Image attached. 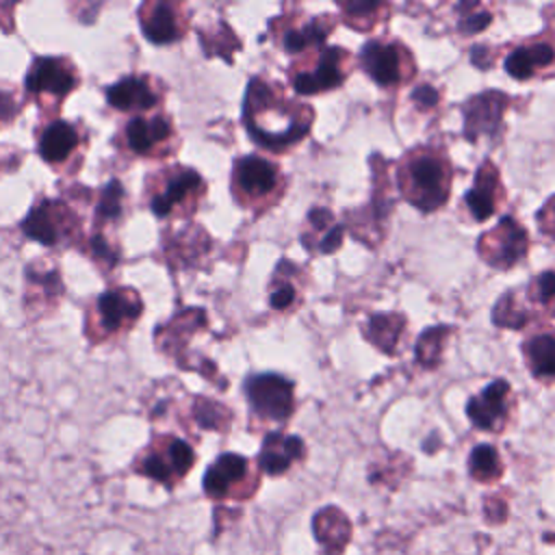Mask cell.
<instances>
[{
	"mask_svg": "<svg viewBox=\"0 0 555 555\" xmlns=\"http://www.w3.org/2000/svg\"><path fill=\"white\" fill-rule=\"evenodd\" d=\"M304 455V442L297 436L284 434H269L262 442L260 451V468L269 475H282L288 466Z\"/></svg>",
	"mask_w": 555,
	"mask_h": 555,
	"instance_id": "cell-13",
	"label": "cell"
},
{
	"mask_svg": "<svg viewBox=\"0 0 555 555\" xmlns=\"http://www.w3.org/2000/svg\"><path fill=\"white\" fill-rule=\"evenodd\" d=\"M522 356L529 371L544 382H555V334H533L522 345Z\"/></svg>",
	"mask_w": 555,
	"mask_h": 555,
	"instance_id": "cell-17",
	"label": "cell"
},
{
	"mask_svg": "<svg viewBox=\"0 0 555 555\" xmlns=\"http://www.w3.org/2000/svg\"><path fill=\"white\" fill-rule=\"evenodd\" d=\"M555 61V48L546 41H531L512 50L505 59V69L518 80L535 76L540 69H546Z\"/></svg>",
	"mask_w": 555,
	"mask_h": 555,
	"instance_id": "cell-12",
	"label": "cell"
},
{
	"mask_svg": "<svg viewBox=\"0 0 555 555\" xmlns=\"http://www.w3.org/2000/svg\"><path fill=\"white\" fill-rule=\"evenodd\" d=\"M76 82V76L69 65L61 59H37L26 76V85L35 93H54L65 95Z\"/></svg>",
	"mask_w": 555,
	"mask_h": 555,
	"instance_id": "cell-11",
	"label": "cell"
},
{
	"mask_svg": "<svg viewBox=\"0 0 555 555\" xmlns=\"http://www.w3.org/2000/svg\"><path fill=\"white\" fill-rule=\"evenodd\" d=\"M509 408H512L509 384L505 379H494L468 401L466 414L475 427L483 431H499L507 423Z\"/></svg>",
	"mask_w": 555,
	"mask_h": 555,
	"instance_id": "cell-8",
	"label": "cell"
},
{
	"mask_svg": "<svg viewBox=\"0 0 555 555\" xmlns=\"http://www.w3.org/2000/svg\"><path fill=\"white\" fill-rule=\"evenodd\" d=\"M22 228L30 238H35L43 245H54L61 236L59 223L54 219V210L48 204H43L39 208H33Z\"/></svg>",
	"mask_w": 555,
	"mask_h": 555,
	"instance_id": "cell-25",
	"label": "cell"
},
{
	"mask_svg": "<svg viewBox=\"0 0 555 555\" xmlns=\"http://www.w3.org/2000/svg\"><path fill=\"white\" fill-rule=\"evenodd\" d=\"M334 22H336L334 15H317L310 22H306L304 26H299V28H288L284 33L282 43H284V48L288 52H306L310 48H317V46H321L325 41V37L332 30Z\"/></svg>",
	"mask_w": 555,
	"mask_h": 555,
	"instance_id": "cell-21",
	"label": "cell"
},
{
	"mask_svg": "<svg viewBox=\"0 0 555 555\" xmlns=\"http://www.w3.org/2000/svg\"><path fill=\"white\" fill-rule=\"evenodd\" d=\"M397 182L401 195L425 212L447 204L451 191V163L444 150L431 145L410 150L397 165Z\"/></svg>",
	"mask_w": 555,
	"mask_h": 555,
	"instance_id": "cell-2",
	"label": "cell"
},
{
	"mask_svg": "<svg viewBox=\"0 0 555 555\" xmlns=\"http://www.w3.org/2000/svg\"><path fill=\"white\" fill-rule=\"evenodd\" d=\"M100 215H104L106 219H113L119 215L121 210V186L117 182H111L104 193H102V202L98 206Z\"/></svg>",
	"mask_w": 555,
	"mask_h": 555,
	"instance_id": "cell-32",
	"label": "cell"
},
{
	"mask_svg": "<svg viewBox=\"0 0 555 555\" xmlns=\"http://www.w3.org/2000/svg\"><path fill=\"white\" fill-rule=\"evenodd\" d=\"M202 178L193 171V169H178L167 186L163 189V193H158L154 199H152V210L158 215V217H165L173 210V206L182 204L184 199H189L191 195H197L202 193Z\"/></svg>",
	"mask_w": 555,
	"mask_h": 555,
	"instance_id": "cell-15",
	"label": "cell"
},
{
	"mask_svg": "<svg viewBox=\"0 0 555 555\" xmlns=\"http://www.w3.org/2000/svg\"><path fill=\"white\" fill-rule=\"evenodd\" d=\"M414 102H418L421 106H434L438 102V91L431 85H421L416 87V91L412 93Z\"/></svg>",
	"mask_w": 555,
	"mask_h": 555,
	"instance_id": "cell-34",
	"label": "cell"
},
{
	"mask_svg": "<svg viewBox=\"0 0 555 555\" xmlns=\"http://www.w3.org/2000/svg\"><path fill=\"white\" fill-rule=\"evenodd\" d=\"M531 301L540 304L544 310L555 314V271H544L540 273L531 286L527 288Z\"/></svg>",
	"mask_w": 555,
	"mask_h": 555,
	"instance_id": "cell-29",
	"label": "cell"
},
{
	"mask_svg": "<svg viewBox=\"0 0 555 555\" xmlns=\"http://www.w3.org/2000/svg\"><path fill=\"white\" fill-rule=\"evenodd\" d=\"M447 334H449V327H434L418 338L416 358H418V362H423V366H436V362L440 358V345Z\"/></svg>",
	"mask_w": 555,
	"mask_h": 555,
	"instance_id": "cell-28",
	"label": "cell"
},
{
	"mask_svg": "<svg viewBox=\"0 0 555 555\" xmlns=\"http://www.w3.org/2000/svg\"><path fill=\"white\" fill-rule=\"evenodd\" d=\"M492 319L496 325H505V327H522L527 323V312L518 306L516 301V293H505V297H501V301L494 306Z\"/></svg>",
	"mask_w": 555,
	"mask_h": 555,
	"instance_id": "cell-27",
	"label": "cell"
},
{
	"mask_svg": "<svg viewBox=\"0 0 555 555\" xmlns=\"http://www.w3.org/2000/svg\"><path fill=\"white\" fill-rule=\"evenodd\" d=\"M503 197H505V191L501 186L499 169L490 160H486L475 176V184L464 197L473 219L475 221L490 219L499 210V204L503 202Z\"/></svg>",
	"mask_w": 555,
	"mask_h": 555,
	"instance_id": "cell-10",
	"label": "cell"
},
{
	"mask_svg": "<svg viewBox=\"0 0 555 555\" xmlns=\"http://www.w3.org/2000/svg\"><path fill=\"white\" fill-rule=\"evenodd\" d=\"M141 28L152 43H171L180 37L176 9L165 2L154 4L147 13L141 15Z\"/></svg>",
	"mask_w": 555,
	"mask_h": 555,
	"instance_id": "cell-19",
	"label": "cell"
},
{
	"mask_svg": "<svg viewBox=\"0 0 555 555\" xmlns=\"http://www.w3.org/2000/svg\"><path fill=\"white\" fill-rule=\"evenodd\" d=\"M509 106V98L499 91H486L475 95L464 106V134L475 141L479 137H496L503 124V113Z\"/></svg>",
	"mask_w": 555,
	"mask_h": 555,
	"instance_id": "cell-9",
	"label": "cell"
},
{
	"mask_svg": "<svg viewBox=\"0 0 555 555\" xmlns=\"http://www.w3.org/2000/svg\"><path fill=\"white\" fill-rule=\"evenodd\" d=\"M269 301H271V308H275V310H288L297 301L295 284L291 280L282 278L278 271H275V280H273V288H271Z\"/></svg>",
	"mask_w": 555,
	"mask_h": 555,
	"instance_id": "cell-30",
	"label": "cell"
},
{
	"mask_svg": "<svg viewBox=\"0 0 555 555\" xmlns=\"http://www.w3.org/2000/svg\"><path fill=\"white\" fill-rule=\"evenodd\" d=\"M167 460L171 464L173 475H184L193 464V451L184 440H171L167 449Z\"/></svg>",
	"mask_w": 555,
	"mask_h": 555,
	"instance_id": "cell-31",
	"label": "cell"
},
{
	"mask_svg": "<svg viewBox=\"0 0 555 555\" xmlns=\"http://www.w3.org/2000/svg\"><path fill=\"white\" fill-rule=\"evenodd\" d=\"M247 473V460L236 453H223L204 475V490L210 496H223Z\"/></svg>",
	"mask_w": 555,
	"mask_h": 555,
	"instance_id": "cell-16",
	"label": "cell"
},
{
	"mask_svg": "<svg viewBox=\"0 0 555 555\" xmlns=\"http://www.w3.org/2000/svg\"><path fill=\"white\" fill-rule=\"evenodd\" d=\"M468 470L475 479L479 481H492L499 479L503 466H501V457L496 453V449L492 444H477L470 451L468 457Z\"/></svg>",
	"mask_w": 555,
	"mask_h": 555,
	"instance_id": "cell-26",
	"label": "cell"
},
{
	"mask_svg": "<svg viewBox=\"0 0 555 555\" xmlns=\"http://www.w3.org/2000/svg\"><path fill=\"white\" fill-rule=\"evenodd\" d=\"M76 143H78V134H76L74 126H69L67 121H54L46 128L41 141H39V152L46 160L59 163V160H65L74 152Z\"/></svg>",
	"mask_w": 555,
	"mask_h": 555,
	"instance_id": "cell-23",
	"label": "cell"
},
{
	"mask_svg": "<svg viewBox=\"0 0 555 555\" xmlns=\"http://www.w3.org/2000/svg\"><path fill=\"white\" fill-rule=\"evenodd\" d=\"M306 247L310 251L319 254H332L336 247H340L343 238V225H338L332 217L330 210L325 208H314L308 215L306 232L301 234Z\"/></svg>",
	"mask_w": 555,
	"mask_h": 555,
	"instance_id": "cell-14",
	"label": "cell"
},
{
	"mask_svg": "<svg viewBox=\"0 0 555 555\" xmlns=\"http://www.w3.org/2000/svg\"><path fill=\"white\" fill-rule=\"evenodd\" d=\"M477 247H479L481 258L490 267L509 269L516 262H520L525 258V254L529 251V236L516 219L503 217L494 230L486 232L479 238Z\"/></svg>",
	"mask_w": 555,
	"mask_h": 555,
	"instance_id": "cell-7",
	"label": "cell"
},
{
	"mask_svg": "<svg viewBox=\"0 0 555 555\" xmlns=\"http://www.w3.org/2000/svg\"><path fill=\"white\" fill-rule=\"evenodd\" d=\"M360 63L382 87H395L414 76V59L399 41H366L360 52Z\"/></svg>",
	"mask_w": 555,
	"mask_h": 555,
	"instance_id": "cell-5",
	"label": "cell"
},
{
	"mask_svg": "<svg viewBox=\"0 0 555 555\" xmlns=\"http://www.w3.org/2000/svg\"><path fill=\"white\" fill-rule=\"evenodd\" d=\"M98 310H100V317H102V325L108 332H113V330L121 327L124 323L132 321L139 314L141 301L134 295H130V293L111 291V293L100 297Z\"/></svg>",
	"mask_w": 555,
	"mask_h": 555,
	"instance_id": "cell-18",
	"label": "cell"
},
{
	"mask_svg": "<svg viewBox=\"0 0 555 555\" xmlns=\"http://www.w3.org/2000/svg\"><path fill=\"white\" fill-rule=\"evenodd\" d=\"M403 325H405V319L399 317V314H377V317L369 319L366 336L379 349H384L388 353H395L397 351L395 347H397V340L403 332Z\"/></svg>",
	"mask_w": 555,
	"mask_h": 555,
	"instance_id": "cell-24",
	"label": "cell"
},
{
	"mask_svg": "<svg viewBox=\"0 0 555 555\" xmlns=\"http://www.w3.org/2000/svg\"><path fill=\"white\" fill-rule=\"evenodd\" d=\"M490 24V15L488 13H477V15H468V22H462V30L464 33H475V30H481Z\"/></svg>",
	"mask_w": 555,
	"mask_h": 555,
	"instance_id": "cell-35",
	"label": "cell"
},
{
	"mask_svg": "<svg viewBox=\"0 0 555 555\" xmlns=\"http://www.w3.org/2000/svg\"><path fill=\"white\" fill-rule=\"evenodd\" d=\"M349 65L351 54L345 48H319L312 56L293 63L291 82L304 95L330 91L343 85L349 74Z\"/></svg>",
	"mask_w": 555,
	"mask_h": 555,
	"instance_id": "cell-4",
	"label": "cell"
},
{
	"mask_svg": "<svg viewBox=\"0 0 555 555\" xmlns=\"http://www.w3.org/2000/svg\"><path fill=\"white\" fill-rule=\"evenodd\" d=\"M245 395L249 399V405L256 416L269 418V421H288L295 408V395H293V382L275 375H254L245 382Z\"/></svg>",
	"mask_w": 555,
	"mask_h": 555,
	"instance_id": "cell-6",
	"label": "cell"
},
{
	"mask_svg": "<svg viewBox=\"0 0 555 555\" xmlns=\"http://www.w3.org/2000/svg\"><path fill=\"white\" fill-rule=\"evenodd\" d=\"M286 180L275 163L262 156H243L232 169V191L245 206L267 208L275 204L284 193Z\"/></svg>",
	"mask_w": 555,
	"mask_h": 555,
	"instance_id": "cell-3",
	"label": "cell"
},
{
	"mask_svg": "<svg viewBox=\"0 0 555 555\" xmlns=\"http://www.w3.org/2000/svg\"><path fill=\"white\" fill-rule=\"evenodd\" d=\"M108 102L121 111H132V108L145 111L156 104V93L147 87L145 80L130 76L115 82L108 89Z\"/></svg>",
	"mask_w": 555,
	"mask_h": 555,
	"instance_id": "cell-20",
	"label": "cell"
},
{
	"mask_svg": "<svg viewBox=\"0 0 555 555\" xmlns=\"http://www.w3.org/2000/svg\"><path fill=\"white\" fill-rule=\"evenodd\" d=\"M243 117L256 143L273 152H284L308 134L312 108L288 100L280 85L254 78L247 87Z\"/></svg>",
	"mask_w": 555,
	"mask_h": 555,
	"instance_id": "cell-1",
	"label": "cell"
},
{
	"mask_svg": "<svg viewBox=\"0 0 555 555\" xmlns=\"http://www.w3.org/2000/svg\"><path fill=\"white\" fill-rule=\"evenodd\" d=\"M538 223L540 232L555 238V197H551L538 212Z\"/></svg>",
	"mask_w": 555,
	"mask_h": 555,
	"instance_id": "cell-33",
	"label": "cell"
},
{
	"mask_svg": "<svg viewBox=\"0 0 555 555\" xmlns=\"http://www.w3.org/2000/svg\"><path fill=\"white\" fill-rule=\"evenodd\" d=\"M169 132H171V128L165 117H152V119L134 117L126 128V139H128V145L132 147V152L145 154L156 143L165 141L169 137Z\"/></svg>",
	"mask_w": 555,
	"mask_h": 555,
	"instance_id": "cell-22",
	"label": "cell"
}]
</instances>
